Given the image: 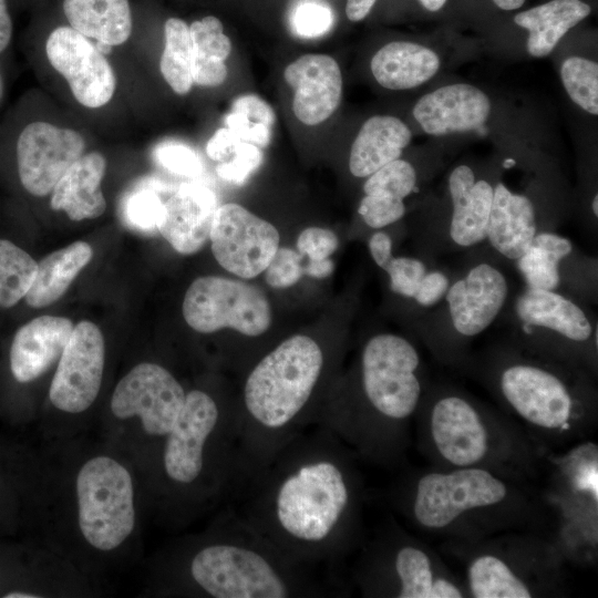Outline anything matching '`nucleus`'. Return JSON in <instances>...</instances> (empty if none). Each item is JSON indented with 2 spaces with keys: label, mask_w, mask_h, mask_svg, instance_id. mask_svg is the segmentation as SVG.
I'll return each instance as SVG.
<instances>
[{
  "label": "nucleus",
  "mask_w": 598,
  "mask_h": 598,
  "mask_svg": "<svg viewBox=\"0 0 598 598\" xmlns=\"http://www.w3.org/2000/svg\"><path fill=\"white\" fill-rule=\"evenodd\" d=\"M233 507L293 561L328 569L344 549L355 485L341 441L315 424L233 494Z\"/></svg>",
  "instance_id": "1"
},
{
  "label": "nucleus",
  "mask_w": 598,
  "mask_h": 598,
  "mask_svg": "<svg viewBox=\"0 0 598 598\" xmlns=\"http://www.w3.org/2000/svg\"><path fill=\"white\" fill-rule=\"evenodd\" d=\"M327 357L311 337L295 334L247 373L236 403L237 474L233 493L288 442L317 424L315 405Z\"/></svg>",
  "instance_id": "2"
},
{
  "label": "nucleus",
  "mask_w": 598,
  "mask_h": 598,
  "mask_svg": "<svg viewBox=\"0 0 598 598\" xmlns=\"http://www.w3.org/2000/svg\"><path fill=\"white\" fill-rule=\"evenodd\" d=\"M315 570L287 557L233 507L216 536L197 547L187 564L192 584L213 598L328 596V579Z\"/></svg>",
  "instance_id": "3"
},
{
  "label": "nucleus",
  "mask_w": 598,
  "mask_h": 598,
  "mask_svg": "<svg viewBox=\"0 0 598 598\" xmlns=\"http://www.w3.org/2000/svg\"><path fill=\"white\" fill-rule=\"evenodd\" d=\"M163 468L181 488L200 484L205 474L233 493L237 474L236 403L223 408L208 392L194 389L164 437Z\"/></svg>",
  "instance_id": "4"
},
{
  "label": "nucleus",
  "mask_w": 598,
  "mask_h": 598,
  "mask_svg": "<svg viewBox=\"0 0 598 598\" xmlns=\"http://www.w3.org/2000/svg\"><path fill=\"white\" fill-rule=\"evenodd\" d=\"M79 526L94 548L112 550L135 526L134 488L128 471L116 460L96 456L76 476Z\"/></svg>",
  "instance_id": "5"
},
{
  "label": "nucleus",
  "mask_w": 598,
  "mask_h": 598,
  "mask_svg": "<svg viewBox=\"0 0 598 598\" xmlns=\"http://www.w3.org/2000/svg\"><path fill=\"white\" fill-rule=\"evenodd\" d=\"M420 357L405 338L381 333L364 346L361 362V389L375 417L395 423L416 409L421 384L416 375Z\"/></svg>",
  "instance_id": "6"
},
{
  "label": "nucleus",
  "mask_w": 598,
  "mask_h": 598,
  "mask_svg": "<svg viewBox=\"0 0 598 598\" xmlns=\"http://www.w3.org/2000/svg\"><path fill=\"white\" fill-rule=\"evenodd\" d=\"M183 316L197 332L229 328L247 337L264 334L271 323V307L255 285L219 276H204L188 287Z\"/></svg>",
  "instance_id": "7"
},
{
  "label": "nucleus",
  "mask_w": 598,
  "mask_h": 598,
  "mask_svg": "<svg viewBox=\"0 0 598 598\" xmlns=\"http://www.w3.org/2000/svg\"><path fill=\"white\" fill-rule=\"evenodd\" d=\"M506 494V485L482 468L430 473L416 484L413 514L426 528H443L466 511L502 502Z\"/></svg>",
  "instance_id": "8"
},
{
  "label": "nucleus",
  "mask_w": 598,
  "mask_h": 598,
  "mask_svg": "<svg viewBox=\"0 0 598 598\" xmlns=\"http://www.w3.org/2000/svg\"><path fill=\"white\" fill-rule=\"evenodd\" d=\"M209 239L213 255L225 270L251 279L265 271L280 236L269 221L239 204L228 203L217 207Z\"/></svg>",
  "instance_id": "9"
},
{
  "label": "nucleus",
  "mask_w": 598,
  "mask_h": 598,
  "mask_svg": "<svg viewBox=\"0 0 598 598\" xmlns=\"http://www.w3.org/2000/svg\"><path fill=\"white\" fill-rule=\"evenodd\" d=\"M186 393L166 368L142 362L115 386L111 410L121 420L138 416L148 435L165 437L182 411Z\"/></svg>",
  "instance_id": "10"
},
{
  "label": "nucleus",
  "mask_w": 598,
  "mask_h": 598,
  "mask_svg": "<svg viewBox=\"0 0 598 598\" xmlns=\"http://www.w3.org/2000/svg\"><path fill=\"white\" fill-rule=\"evenodd\" d=\"M84 150L85 140L79 132L43 121L29 122L14 141L21 186L32 196H47Z\"/></svg>",
  "instance_id": "11"
},
{
  "label": "nucleus",
  "mask_w": 598,
  "mask_h": 598,
  "mask_svg": "<svg viewBox=\"0 0 598 598\" xmlns=\"http://www.w3.org/2000/svg\"><path fill=\"white\" fill-rule=\"evenodd\" d=\"M104 357V338L99 327L86 320L75 324L50 385L51 403L73 414L89 409L100 392Z\"/></svg>",
  "instance_id": "12"
},
{
  "label": "nucleus",
  "mask_w": 598,
  "mask_h": 598,
  "mask_svg": "<svg viewBox=\"0 0 598 598\" xmlns=\"http://www.w3.org/2000/svg\"><path fill=\"white\" fill-rule=\"evenodd\" d=\"M45 54L81 105L99 109L112 100L116 89L113 68L89 38L70 25L58 27L47 39Z\"/></svg>",
  "instance_id": "13"
},
{
  "label": "nucleus",
  "mask_w": 598,
  "mask_h": 598,
  "mask_svg": "<svg viewBox=\"0 0 598 598\" xmlns=\"http://www.w3.org/2000/svg\"><path fill=\"white\" fill-rule=\"evenodd\" d=\"M501 390L507 402L526 421L545 429L567 424L573 400L553 373L528 364H515L503 371Z\"/></svg>",
  "instance_id": "14"
},
{
  "label": "nucleus",
  "mask_w": 598,
  "mask_h": 598,
  "mask_svg": "<svg viewBox=\"0 0 598 598\" xmlns=\"http://www.w3.org/2000/svg\"><path fill=\"white\" fill-rule=\"evenodd\" d=\"M507 295V280L501 270L487 262L472 267L445 293L454 329L465 337L482 333L499 315Z\"/></svg>",
  "instance_id": "15"
},
{
  "label": "nucleus",
  "mask_w": 598,
  "mask_h": 598,
  "mask_svg": "<svg viewBox=\"0 0 598 598\" xmlns=\"http://www.w3.org/2000/svg\"><path fill=\"white\" fill-rule=\"evenodd\" d=\"M412 114L430 135L480 131L489 117L491 101L472 84H447L420 97Z\"/></svg>",
  "instance_id": "16"
},
{
  "label": "nucleus",
  "mask_w": 598,
  "mask_h": 598,
  "mask_svg": "<svg viewBox=\"0 0 598 598\" xmlns=\"http://www.w3.org/2000/svg\"><path fill=\"white\" fill-rule=\"evenodd\" d=\"M283 78L295 91L292 111L301 123L320 124L337 110L342 95V75L330 55H301L285 69Z\"/></svg>",
  "instance_id": "17"
},
{
  "label": "nucleus",
  "mask_w": 598,
  "mask_h": 598,
  "mask_svg": "<svg viewBox=\"0 0 598 598\" xmlns=\"http://www.w3.org/2000/svg\"><path fill=\"white\" fill-rule=\"evenodd\" d=\"M431 432L437 451L453 465L471 466L486 455V429L476 410L460 396H446L435 403Z\"/></svg>",
  "instance_id": "18"
},
{
  "label": "nucleus",
  "mask_w": 598,
  "mask_h": 598,
  "mask_svg": "<svg viewBox=\"0 0 598 598\" xmlns=\"http://www.w3.org/2000/svg\"><path fill=\"white\" fill-rule=\"evenodd\" d=\"M216 209V195L209 187L184 183L164 202L157 230L177 252L195 254L209 239Z\"/></svg>",
  "instance_id": "19"
},
{
  "label": "nucleus",
  "mask_w": 598,
  "mask_h": 598,
  "mask_svg": "<svg viewBox=\"0 0 598 598\" xmlns=\"http://www.w3.org/2000/svg\"><path fill=\"white\" fill-rule=\"evenodd\" d=\"M74 326L64 317L41 316L18 329L10 348V368L18 382L42 375L60 359Z\"/></svg>",
  "instance_id": "20"
},
{
  "label": "nucleus",
  "mask_w": 598,
  "mask_h": 598,
  "mask_svg": "<svg viewBox=\"0 0 598 598\" xmlns=\"http://www.w3.org/2000/svg\"><path fill=\"white\" fill-rule=\"evenodd\" d=\"M448 192L453 206L451 239L461 247L482 243L486 239L493 186L487 181H476L467 165H458L448 176Z\"/></svg>",
  "instance_id": "21"
},
{
  "label": "nucleus",
  "mask_w": 598,
  "mask_h": 598,
  "mask_svg": "<svg viewBox=\"0 0 598 598\" xmlns=\"http://www.w3.org/2000/svg\"><path fill=\"white\" fill-rule=\"evenodd\" d=\"M493 190L486 238L502 256L516 260L537 234L535 208L528 197L511 192L503 183Z\"/></svg>",
  "instance_id": "22"
},
{
  "label": "nucleus",
  "mask_w": 598,
  "mask_h": 598,
  "mask_svg": "<svg viewBox=\"0 0 598 598\" xmlns=\"http://www.w3.org/2000/svg\"><path fill=\"white\" fill-rule=\"evenodd\" d=\"M105 169L106 159L100 152L82 155L53 187L51 208L76 221L101 216L106 209L101 188Z\"/></svg>",
  "instance_id": "23"
},
{
  "label": "nucleus",
  "mask_w": 598,
  "mask_h": 598,
  "mask_svg": "<svg viewBox=\"0 0 598 598\" xmlns=\"http://www.w3.org/2000/svg\"><path fill=\"white\" fill-rule=\"evenodd\" d=\"M441 60L432 49L410 42L392 41L371 59L370 69L384 89L410 90L430 81L440 70Z\"/></svg>",
  "instance_id": "24"
},
{
  "label": "nucleus",
  "mask_w": 598,
  "mask_h": 598,
  "mask_svg": "<svg viewBox=\"0 0 598 598\" xmlns=\"http://www.w3.org/2000/svg\"><path fill=\"white\" fill-rule=\"evenodd\" d=\"M412 133L400 118L391 115L369 117L357 134L349 156V169L355 177H368L382 166L400 158Z\"/></svg>",
  "instance_id": "25"
},
{
  "label": "nucleus",
  "mask_w": 598,
  "mask_h": 598,
  "mask_svg": "<svg viewBox=\"0 0 598 598\" xmlns=\"http://www.w3.org/2000/svg\"><path fill=\"white\" fill-rule=\"evenodd\" d=\"M515 311L527 327H542L568 340L587 341L592 326L585 311L554 290L527 288L516 300Z\"/></svg>",
  "instance_id": "26"
},
{
  "label": "nucleus",
  "mask_w": 598,
  "mask_h": 598,
  "mask_svg": "<svg viewBox=\"0 0 598 598\" xmlns=\"http://www.w3.org/2000/svg\"><path fill=\"white\" fill-rule=\"evenodd\" d=\"M590 12L589 4L581 0H550L518 12L514 22L528 31L527 52L534 58H544Z\"/></svg>",
  "instance_id": "27"
},
{
  "label": "nucleus",
  "mask_w": 598,
  "mask_h": 598,
  "mask_svg": "<svg viewBox=\"0 0 598 598\" xmlns=\"http://www.w3.org/2000/svg\"><path fill=\"white\" fill-rule=\"evenodd\" d=\"M63 11L71 28L96 42L114 47L131 37L128 0H64Z\"/></svg>",
  "instance_id": "28"
},
{
  "label": "nucleus",
  "mask_w": 598,
  "mask_h": 598,
  "mask_svg": "<svg viewBox=\"0 0 598 598\" xmlns=\"http://www.w3.org/2000/svg\"><path fill=\"white\" fill-rule=\"evenodd\" d=\"M93 256L85 241H75L45 256L24 299L33 308H43L59 300Z\"/></svg>",
  "instance_id": "29"
},
{
  "label": "nucleus",
  "mask_w": 598,
  "mask_h": 598,
  "mask_svg": "<svg viewBox=\"0 0 598 598\" xmlns=\"http://www.w3.org/2000/svg\"><path fill=\"white\" fill-rule=\"evenodd\" d=\"M192 40V78L200 86L220 85L227 78L226 59L231 52L230 39L214 16L204 17L189 25Z\"/></svg>",
  "instance_id": "30"
},
{
  "label": "nucleus",
  "mask_w": 598,
  "mask_h": 598,
  "mask_svg": "<svg viewBox=\"0 0 598 598\" xmlns=\"http://www.w3.org/2000/svg\"><path fill=\"white\" fill-rule=\"evenodd\" d=\"M573 250L566 237L544 231L536 234L518 258L517 267L528 288L555 290L560 283L559 262Z\"/></svg>",
  "instance_id": "31"
},
{
  "label": "nucleus",
  "mask_w": 598,
  "mask_h": 598,
  "mask_svg": "<svg viewBox=\"0 0 598 598\" xmlns=\"http://www.w3.org/2000/svg\"><path fill=\"white\" fill-rule=\"evenodd\" d=\"M165 45L159 61L164 80L179 94H187L193 86L192 40L189 27L178 18H169L164 24Z\"/></svg>",
  "instance_id": "32"
},
{
  "label": "nucleus",
  "mask_w": 598,
  "mask_h": 598,
  "mask_svg": "<svg viewBox=\"0 0 598 598\" xmlns=\"http://www.w3.org/2000/svg\"><path fill=\"white\" fill-rule=\"evenodd\" d=\"M470 589L476 598H529L526 585L498 557L484 555L468 568Z\"/></svg>",
  "instance_id": "33"
},
{
  "label": "nucleus",
  "mask_w": 598,
  "mask_h": 598,
  "mask_svg": "<svg viewBox=\"0 0 598 598\" xmlns=\"http://www.w3.org/2000/svg\"><path fill=\"white\" fill-rule=\"evenodd\" d=\"M38 262L13 243L0 238V308H10L24 298Z\"/></svg>",
  "instance_id": "34"
},
{
  "label": "nucleus",
  "mask_w": 598,
  "mask_h": 598,
  "mask_svg": "<svg viewBox=\"0 0 598 598\" xmlns=\"http://www.w3.org/2000/svg\"><path fill=\"white\" fill-rule=\"evenodd\" d=\"M399 598H431L434 576L427 555L414 546L400 547L393 557Z\"/></svg>",
  "instance_id": "35"
},
{
  "label": "nucleus",
  "mask_w": 598,
  "mask_h": 598,
  "mask_svg": "<svg viewBox=\"0 0 598 598\" xmlns=\"http://www.w3.org/2000/svg\"><path fill=\"white\" fill-rule=\"evenodd\" d=\"M560 80L570 100L585 112L598 114V64L582 56H569L560 66Z\"/></svg>",
  "instance_id": "36"
},
{
  "label": "nucleus",
  "mask_w": 598,
  "mask_h": 598,
  "mask_svg": "<svg viewBox=\"0 0 598 598\" xmlns=\"http://www.w3.org/2000/svg\"><path fill=\"white\" fill-rule=\"evenodd\" d=\"M416 172L411 163L398 158L368 176L364 195H380L403 200L415 190Z\"/></svg>",
  "instance_id": "37"
},
{
  "label": "nucleus",
  "mask_w": 598,
  "mask_h": 598,
  "mask_svg": "<svg viewBox=\"0 0 598 598\" xmlns=\"http://www.w3.org/2000/svg\"><path fill=\"white\" fill-rule=\"evenodd\" d=\"M164 212V202L154 188L142 187L132 192L123 205L126 225L142 233L157 229Z\"/></svg>",
  "instance_id": "38"
},
{
  "label": "nucleus",
  "mask_w": 598,
  "mask_h": 598,
  "mask_svg": "<svg viewBox=\"0 0 598 598\" xmlns=\"http://www.w3.org/2000/svg\"><path fill=\"white\" fill-rule=\"evenodd\" d=\"M154 159L166 171L184 176L196 177L203 172V162L188 145L179 142H164L154 150Z\"/></svg>",
  "instance_id": "39"
},
{
  "label": "nucleus",
  "mask_w": 598,
  "mask_h": 598,
  "mask_svg": "<svg viewBox=\"0 0 598 598\" xmlns=\"http://www.w3.org/2000/svg\"><path fill=\"white\" fill-rule=\"evenodd\" d=\"M384 270L390 278V289L400 296L413 298L427 272L423 261L413 257H393Z\"/></svg>",
  "instance_id": "40"
},
{
  "label": "nucleus",
  "mask_w": 598,
  "mask_h": 598,
  "mask_svg": "<svg viewBox=\"0 0 598 598\" xmlns=\"http://www.w3.org/2000/svg\"><path fill=\"white\" fill-rule=\"evenodd\" d=\"M264 159L260 147L240 142L233 156L221 162L216 172L218 176L229 183L240 185L261 165Z\"/></svg>",
  "instance_id": "41"
},
{
  "label": "nucleus",
  "mask_w": 598,
  "mask_h": 598,
  "mask_svg": "<svg viewBox=\"0 0 598 598\" xmlns=\"http://www.w3.org/2000/svg\"><path fill=\"white\" fill-rule=\"evenodd\" d=\"M302 255L287 247H278L265 269L267 283L272 288H288L303 275Z\"/></svg>",
  "instance_id": "42"
},
{
  "label": "nucleus",
  "mask_w": 598,
  "mask_h": 598,
  "mask_svg": "<svg viewBox=\"0 0 598 598\" xmlns=\"http://www.w3.org/2000/svg\"><path fill=\"white\" fill-rule=\"evenodd\" d=\"M291 24L293 31L300 37H320L332 27L333 13L326 4L303 2L293 11Z\"/></svg>",
  "instance_id": "43"
},
{
  "label": "nucleus",
  "mask_w": 598,
  "mask_h": 598,
  "mask_svg": "<svg viewBox=\"0 0 598 598\" xmlns=\"http://www.w3.org/2000/svg\"><path fill=\"white\" fill-rule=\"evenodd\" d=\"M358 213L369 227L383 228L404 216L405 205L401 199L380 195H364L360 202Z\"/></svg>",
  "instance_id": "44"
},
{
  "label": "nucleus",
  "mask_w": 598,
  "mask_h": 598,
  "mask_svg": "<svg viewBox=\"0 0 598 598\" xmlns=\"http://www.w3.org/2000/svg\"><path fill=\"white\" fill-rule=\"evenodd\" d=\"M337 235L327 228L309 227L303 229L297 239L298 252L308 260H324L337 250Z\"/></svg>",
  "instance_id": "45"
},
{
  "label": "nucleus",
  "mask_w": 598,
  "mask_h": 598,
  "mask_svg": "<svg viewBox=\"0 0 598 598\" xmlns=\"http://www.w3.org/2000/svg\"><path fill=\"white\" fill-rule=\"evenodd\" d=\"M224 123L241 142L251 143L260 148L267 147L271 142V127L252 122L241 113L230 111L225 116Z\"/></svg>",
  "instance_id": "46"
},
{
  "label": "nucleus",
  "mask_w": 598,
  "mask_h": 598,
  "mask_svg": "<svg viewBox=\"0 0 598 598\" xmlns=\"http://www.w3.org/2000/svg\"><path fill=\"white\" fill-rule=\"evenodd\" d=\"M230 111L244 114L252 122L272 127L276 115L272 107L255 94H244L234 100Z\"/></svg>",
  "instance_id": "47"
},
{
  "label": "nucleus",
  "mask_w": 598,
  "mask_h": 598,
  "mask_svg": "<svg viewBox=\"0 0 598 598\" xmlns=\"http://www.w3.org/2000/svg\"><path fill=\"white\" fill-rule=\"evenodd\" d=\"M448 287L450 280L443 272L427 271L413 299L422 307H432L445 297Z\"/></svg>",
  "instance_id": "48"
},
{
  "label": "nucleus",
  "mask_w": 598,
  "mask_h": 598,
  "mask_svg": "<svg viewBox=\"0 0 598 598\" xmlns=\"http://www.w3.org/2000/svg\"><path fill=\"white\" fill-rule=\"evenodd\" d=\"M241 141L231 130L224 126L218 128L208 140L206 153L213 161L221 163L233 156L237 145Z\"/></svg>",
  "instance_id": "49"
},
{
  "label": "nucleus",
  "mask_w": 598,
  "mask_h": 598,
  "mask_svg": "<svg viewBox=\"0 0 598 598\" xmlns=\"http://www.w3.org/2000/svg\"><path fill=\"white\" fill-rule=\"evenodd\" d=\"M369 250L374 262L384 269L392 256V239L384 231L374 233L369 239Z\"/></svg>",
  "instance_id": "50"
},
{
  "label": "nucleus",
  "mask_w": 598,
  "mask_h": 598,
  "mask_svg": "<svg viewBox=\"0 0 598 598\" xmlns=\"http://www.w3.org/2000/svg\"><path fill=\"white\" fill-rule=\"evenodd\" d=\"M12 33L13 24L7 0H0V54L10 45Z\"/></svg>",
  "instance_id": "51"
},
{
  "label": "nucleus",
  "mask_w": 598,
  "mask_h": 598,
  "mask_svg": "<svg viewBox=\"0 0 598 598\" xmlns=\"http://www.w3.org/2000/svg\"><path fill=\"white\" fill-rule=\"evenodd\" d=\"M375 2L377 0H348L346 14L350 21H361L370 13Z\"/></svg>",
  "instance_id": "52"
},
{
  "label": "nucleus",
  "mask_w": 598,
  "mask_h": 598,
  "mask_svg": "<svg viewBox=\"0 0 598 598\" xmlns=\"http://www.w3.org/2000/svg\"><path fill=\"white\" fill-rule=\"evenodd\" d=\"M333 262L330 258L324 260H308L307 265H303V274H307L315 278H326L333 271Z\"/></svg>",
  "instance_id": "53"
},
{
  "label": "nucleus",
  "mask_w": 598,
  "mask_h": 598,
  "mask_svg": "<svg viewBox=\"0 0 598 598\" xmlns=\"http://www.w3.org/2000/svg\"><path fill=\"white\" fill-rule=\"evenodd\" d=\"M462 592L451 581L444 578H436L432 588L431 598H460Z\"/></svg>",
  "instance_id": "54"
},
{
  "label": "nucleus",
  "mask_w": 598,
  "mask_h": 598,
  "mask_svg": "<svg viewBox=\"0 0 598 598\" xmlns=\"http://www.w3.org/2000/svg\"><path fill=\"white\" fill-rule=\"evenodd\" d=\"M526 0H493L496 7L505 11L519 9Z\"/></svg>",
  "instance_id": "55"
},
{
  "label": "nucleus",
  "mask_w": 598,
  "mask_h": 598,
  "mask_svg": "<svg viewBox=\"0 0 598 598\" xmlns=\"http://www.w3.org/2000/svg\"><path fill=\"white\" fill-rule=\"evenodd\" d=\"M423 8L429 11H439L446 2V0H419Z\"/></svg>",
  "instance_id": "56"
},
{
  "label": "nucleus",
  "mask_w": 598,
  "mask_h": 598,
  "mask_svg": "<svg viewBox=\"0 0 598 598\" xmlns=\"http://www.w3.org/2000/svg\"><path fill=\"white\" fill-rule=\"evenodd\" d=\"M4 597H6V598H37V597H39V596H38V595L28 594V592L13 591V592L7 594Z\"/></svg>",
  "instance_id": "57"
},
{
  "label": "nucleus",
  "mask_w": 598,
  "mask_h": 598,
  "mask_svg": "<svg viewBox=\"0 0 598 598\" xmlns=\"http://www.w3.org/2000/svg\"><path fill=\"white\" fill-rule=\"evenodd\" d=\"M591 208L595 216H598V195L597 194L592 198Z\"/></svg>",
  "instance_id": "58"
},
{
  "label": "nucleus",
  "mask_w": 598,
  "mask_h": 598,
  "mask_svg": "<svg viewBox=\"0 0 598 598\" xmlns=\"http://www.w3.org/2000/svg\"><path fill=\"white\" fill-rule=\"evenodd\" d=\"M515 165V161L513 158H507L504 161L503 166L505 168H511Z\"/></svg>",
  "instance_id": "59"
},
{
  "label": "nucleus",
  "mask_w": 598,
  "mask_h": 598,
  "mask_svg": "<svg viewBox=\"0 0 598 598\" xmlns=\"http://www.w3.org/2000/svg\"><path fill=\"white\" fill-rule=\"evenodd\" d=\"M2 95V81H1V76H0V97Z\"/></svg>",
  "instance_id": "60"
}]
</instances>
